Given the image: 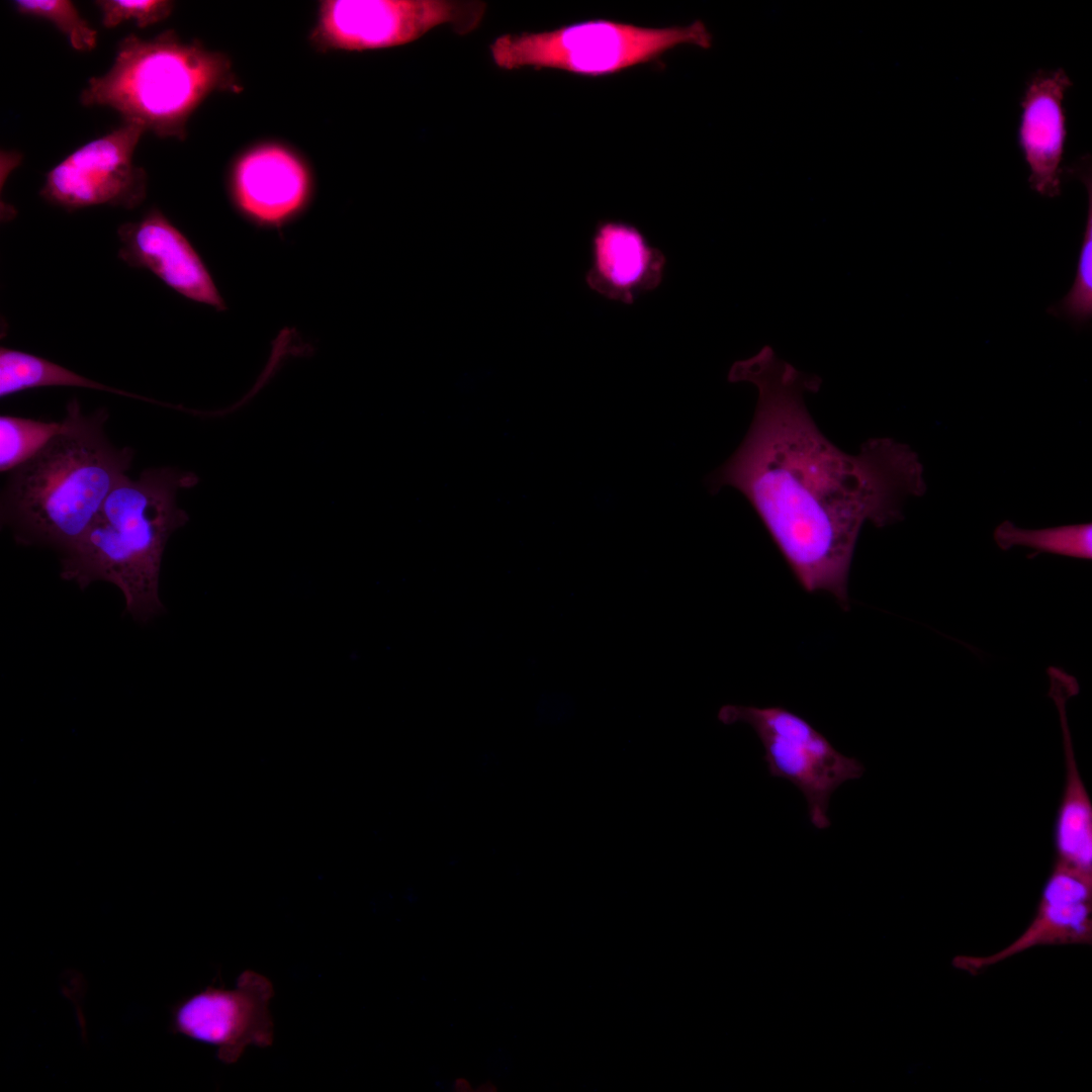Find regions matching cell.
<instances>
[{"label":"cell","mask_w":1092,"mask_h":1092,"mask_svg":"<svg viewBox=\"0 0 1092 1092\" xmlns=\"http://www.w3.org/2000/svg\"><path fill=\"white\" fill-rule=\"evenodd\" d=\"M728 380L754 384L758 398L742 442L707 476L709 491H740L801 586L828 593L846 609L862 526L901 521L904 502L926 491L917 453L892 438L869 439L855 455L838 449L804 399L821 379L779 359L768 346L736 361Z\"/></svg>","instance_id":"obj_1"},{"label":"cell","mask_w":1092,"mask_h":1092,"mask_svg":"<svg viewBox=\"0 0 1092 1092\" xmlns=\"http://www.w3.org/2000/svg\"><path fill=\"white\" fill-rule=\"evenodd\" d=\"M107 418L104 410L84 415L72 399L66 430L10 471L1 496V522L18 544L67 552L127 475L134 452L109 441Z\"/></svg>","instance_id":"obj_2"},{"label":"cell","mask_w":1092,"mask_h":1092,"mask_svg":"<svg viewBox=\"0 0 1092 1092\" xmlns=\"http://www.w3.org/2000/svg\"><path fill=\"white\" fill-rule=\"evenodd\" d=\"M195 477L170 467L125 475L111 490L88 530L61 555V577L81 589L95 581L117 586L125 612L147 623L164 611L160 570L171 534L187 520L177 506L180 488Z\"/></svg>","instance_id":"obj_3"},{"label":"cell","mask_w":1092,"mask_h":1092,"mask_svg":"<svg viewBox=\"0 0 1092 1092\" xmlns=\"http://www.w3.org/2000/svg\"><path fill=\"white\" fill-rule=\"evenodd\" d=\"M242 90L225 54L170 29L151 39L122 38L111 68L88 81L80 100L108 106L161 138L184 140L189 118L209 95Z\"/></svg>","instance_id":"obj_4"},{"label":"cell","mask_w":1092,"mask_h":1092,"mask_svg":"<svg viewBox=\"0 0 1092 1092\" xmlns=\"http://www.w3.org/2000/svg\"><path fill=\"white\" fill-rule=\"evenodd\" d=\"M679 46L708 50L713 46V34L702 20L684 26L646 27L587 19L551 30L502 34L489 44V53L502 70L551 69L604 77L650 63Z\"/></svg>","instance_id":"obj_5"},{"label":"cell","mask_w":1092,"mask_h":1092,"mask_svg":"<svg viewBox=\"0 0 1092 1092\" xmlns=\"http://www.w3.org/2000/svg\"><path fill=\"white\" fill-rule=\"evenodd\" d=\"M718 719L723 724L751 726L763 746L769 775L789 781L803 794L809 820L817 829L831 824L828 810L833 793L864 772L859 760L839 752L806 719L784 707L725 705Z\"/></svg>","instance_id":"obj_6"},{"label":"cell","mask_w":1092,"mask_h":1092,"mask_svg":"<svg viewBox=\"0 0 1092 1092\" xmlns=\"http://www.w3.org/2000/svg\"><path fill=\"white\" fill-rule=\"evenodd\" d=\"M486 3L475 0H326L309 38L320 51L363 52L414 42L441 25L474 31Z\"/></svg>","instance_id":"obj_7"},{"label":"cell","mask_w":1092,"mask_h":1092,"mask_svg":"<svg viewBox=\"0 0 1092 1092\" xmlns=\"http://www.w3.org/2000/svg\"><path fill=\"white\" fill-rule=\"evenodd\" d=\"M273 995L267 977L246 970L233 989L210 985L175 1003L169 1028L214 1046L222 1064H235L248 1046L268 1048L273 1043L274 1023L269 1010Z\"/></svg>","instance_id":"obj_8"},{"label":"cell","mask_w":1092,"mask_h":1092,"mask_svg":"<svg viewBox=\"0 0 1092 1092\" xmlns=\"http://www.w3.org/2000/svg\"><path fill=\"white\" fill-rule=\"evenodd\" d=\"M145 131L141 122L124 120L87 143L47 174L39 194L67 210L99 204L136 207L147 195V174L132 156Z\"/></svg>","instance_id":"obj_9"},{"label":"cell","mask_w":1092,"mask_h":1092,"mask_svg":"<svg viewBox=\"0 0 1092 1092\" xmlns=\"http://www.w3.org/2000/svg\"><path fill=\"white\" fill-rule=\"evenodd\" d=\"M314 190L311 172L302 159L278 144L256 146L234 163L228 191L247 221L279 230L308 207Z\"/></svg>","instance_id":"obj_10"},{"label":"cell","mask_w":1092,"mask_h":1092,"mask_svg":"<svg viewBox=\"0 0 1092 1092\" xmlns=\"http://www.w3.org/2000/svg\"><path fill=\"white\" fill-rule=\"evenodd\" d=\"M118 257L127 265L146 268L182 296L207 304L217 311L226 309L200 255L188 239L156 208L117 230Z\"/></svg>","instance_id":"obj_11"},{"label":"cell","mask_w":1092,"mask_h":1092,"mask_svg":"<svg viewBox=\"0 0 1092 1092\" xmlns=\"http://www.w3.org/2000/svg\"><path fill=\"white\" fill-rule=\"evenodd\" d=\"M1092 874L1056 860L1033 920L1012 943L987 957L960 956L956 967L971 973L1037 945L1090 943Z\"/></svg>","instance_id":"obj_12"},{"label":"cell","mask_w":1092,"mask_h":1092,"mask_svg":"<svg viewBox=\"0 0 1092 1092\" xmlns=\"http://www.w3.org/2000/svg\"><path fill=\"white\" fill-rule=\"evenodd\" d=\"M1072 85L1064 69H1039L1027 79L1020 99L1018 143L1029 169L1028 183L1051 198L1061 193L1067 136L1063 102Z\"/></svg>","instance_id":"obj_13"},{"label":"cell","mask_w":1092,"mask_h":1092,"mask_svg":"<svg viewBox=\"0 0 1092 1092\" xmlns=\"http://www.w3.org/2000/svg\"><path fill=\"white\" fill-rule=\"evenodd\" d=\"M665 255L635 225L622 220L600 221L592 238L587 286L602 296L633 304L663 280Z\"/></svg>","instance_id":"obj_14"},{"label":"cell","mask_w":1092,"mask_h":1092,"mask_svg":"<svg viewBox=\"0 0 1092 1092\" xmlns=\"http://www.w3.org/2000/svg\"><path fill=\"white\" fill-rule=\"evenodd\" d=\"M1049 696L1058 709L1065 759V784L1055 822L1057 859L1092 873V803L1078 768L1068 724L1067 701L1079 693L1077 679L1060 667L1050 666Z\"/></svg>","instance_id":"obj_15"},{"label":"cell","mask_w":1092,"mask_h":1092,"mask_svg":"<svg viewBox=\"0 0 1092 1092\" xmlns=\"http://www.w3.org/2000/svg\"><path fill=\"white\" fill-rule=\"evenodd\" d=\"M68 386L112 392L160 404L159 401L104 385L84 377L57 363L22 351L1 347L0 349V397H6L25 389Z\"/></svg>","instance_id":"obj_16"},{"label":"cell","mask_w":1092,"mask_h":1092,"mask_svg":"<svg viewBox=\"0 0 1092 1092\" xmlns=\"http://www.w3.org/2000/svg\"><path fill=\"white\" fill-rule=\"evenodd\" d=\"M994 540L1002 550L1014 546L1031 548L1035 550L1031 558L1042 552L1086 560L1092 558L1091 523L1023 529L1006 520L995 529Z\"/></svg>","instance_id":"obj_17"},{"label":"cell","mask_w":1092,"mask_h":1092,"mask_svg":"<svg viewBox=\"0 0 1092 1092\" xmlns=\"http://www.w3.org/2000/svg\"><path fill=\"white\" fill-rule=\"evenodd\" d=\"M1089 155L1081 157L1069 168L1086 187L1088 208L1082 246L1079 252L1076 277L1068 294L1050 311L1062 315L1076 325L1085 324L1092 315V179Z\"/></svg>","instance_id":"obj_18"},{"label":"cell","mask_w":1092,"mask_h":1092,"mask_svg":"<svg viewBox=\"0 0 1092 1092\" xmlns=\"http://www.w3.org/2000/svg\"><path fill=\"white\" fill-rule=\"evenodd\" d=\"M67 428L60 422L3 415L0 417V470L12 471L39 452Z\"/></svg>","instance_id":"obj_19"},{"label":"cell","mask_w":1092,"mask_h":1092,"mask_svg":"<svg viewBox=\"0 0 1092 1092\" xmlns=\"http://www.w3.org/2000/svg\"><path fill=\"white\" fill-rule=\"evenodd\" d=\"M13 4L21 14L40 17L54 23L75 50L89 52L95 48L97 31L80 15L71 1L16 0Z\"/></svg>","instance_id":"obj_20"},{"label":"cell","mask_w":1092,"mask_h":1092,"mask_svg":"<svg viewBox=\"0 0 1092 1092\" xmlns=\"http://www.w3.org/2000/svg\"><path fill=\"white\" fill-rule=\"evenodd\" d=\"M95 3L106 28L128 19H133L139 27L144 28L166 19L174 7V3L168 0H101Z\"/></svg>","instance_id":"obj_21"},{"label":"cell","mask_w":1092,"mask_h":1092,"mask_svg":"<svg viewBox=\"0 0 1092 1092\" xmlns=\"http://www.w3.org/2000/svg\"><path fill=\"white\" fill-rule=\"evenodd\" d=\"M453 1089L457 1092H468L473 1090L469 1080L463 1077L454 1080Z\"/></svg>","instance_id":"obj_22"},{"label":"cell","mask_w":1092,"mask_h":1092,"mask_svg":"<svg viewBox=\"0 0 1092 1092\" xmlns=\"http://www.w3.org/2000/svg\"><path fill=\"white\" fill-rule=\"evenodd\" d=\"M476 1090L477 1091H484V1092H492V1091H496V1086L492 1082L486 1081V1082L480 1084L477 1087Z\"/></svg>","instance_id":"obj_23"}]
</instances>
